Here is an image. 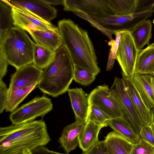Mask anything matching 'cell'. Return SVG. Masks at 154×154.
<instances>
[{
    "mask_svg": "<svg viewBox=\"0 0 154 154\" xmlns=\"http://www.w3.org/2000/svg\"><path fill=\"white\" fill-rule=\"evenodd\" d=\"M74 64L62 45L56 51L53 62L44 69L37 86L43 93L54 97L67 91L73 78Z\"/></svg>",
    "mask_w": 154,
    "mask_h": 154,
    "instance_id": "3957f363",
    "label": "cell"
},
{
    "mask_svg": "<svg viewBox=\"0 0 154 154\" xmlns=\"http://www.w3.org/2000/svg\"><path fill=\"white\" fill-rule=\"evenodd\" d=\"M45 2L50 5H63L64 0H43Z\"/></svg>",
    "mask_w": 154,
    "mask_h": 154,
    "instance_id": "d590c367",
    "label": "cell"
},
{
    "mask_svg": "<svg viewBox=\"0 0 154 154\" xmlns=\"http://www.w3.org/2000/svg\"><path fill=\"white\" fill-rule=\"evenodd\" d=\"M43 71L33 63L16 70L11 76L8 93L38 83Z\"/></svg>",
    "mask_w": 154,
    "mask_h": 154,
    "instance_id": "7c38bea8",
    "label": "cell"
},
{
    "mask_svg": "<svg viewBox=\"0 0 154 154\" xmlns=\"http://www.w3.org/2000/svg\"><path fill=\"white\" fill-rule=\"evenodd\" d=\"M108 126V124L100 125L91 122L85 124L79 137V146L83 152L88 151L99 141L98 135L100 130Z\"/></svg>",
    "mask_w": 154,
    "mask_h": 154,
    "instance_id": "ac0fdd59",
    "label": "cell"
},
{
    "mask_svg": "<svg viewBox=\"0 0 154 154\" xmlns=\"http://www.w3.org/2000/svg\"><path fill=\"white\" fill-rule=\"evenodd\" d=\"M134 73L154 76V42L139 50Z\"/></svg>",
    "mask_w": 154,
    "mask_h": 154,
    "instance_id": "44dd1931",
    "label": "cell"
},
{
    "mask_svg": "<svg viewBox=\"0 0 154 154\" xmlns=\"http://www.w3.org/2000/svg\"><path fill=\"white\" fill-rule=\"evenodd\" d=\"M111 119L97 106L92 104L89 105L86 122H91L100 125L108 124V122Z\"/></svg>",
    "mask_w": 154,
    "mask_h": 154,
    "instance_id": "f1b7e54d",
    "label": "cell"
},
{
    "mask_svg": "<svg viewBox=\"0 0 154 154\" xmlns=\"http://www.w3.org/2000/svg\"><path fill=\"white\" fill-rule=\"evenodd\" d=\"M13 20L11 7L0 1V41H3L12 27Z\"/></svg>",
    "mask_w": 154,
    "mask_h": 154,
    "instance_id": "4316f807",
    "label": "cell"
},
{
    "mask_svg": "<svg viewBox=\"0 0 154 154\" xmlns=\"http://www.w3.org/2000/svg\"><path fill=\"white\" fill-rule=\"evenodd\" d=\"M30 34L36 43L54 51L62 45L60 32L48 29L35 31Z\"/></svg>",
    "mask_w": 154,
    "mask_h": 154,
    "instance_id": "7402d4cb",
    "label": "cell"
},
{
    "mask_svg": "<svg viewBox=\"0 0 154 154\" xmlns=\"http://www.w3.org/2000/svg\"><path fill=\"white\" fill-rule=\"evenodd\" d=\"M11 8L14 26L26 31L29 34L35 31L48 29L59 32L57 27L27 9L13 5Z\"/></svg>",
    "mask_w": 154,
    "mask_h": 154,
    "instance_id": "30bf717a",
    "label": "cell"
},
{
    "mask_svg": "<svg viewBox=\"0 0 154 154\" xmlns=\"http://www.w3.org/2000/svg\"><path fill=\"white\" fill-rule=\"evenodd\" d=\"M0 43V80H2L7 73L9 63L5 54L3 44Z\"/></svg>",
    "mask_w": 154,
    "mask_h": 154,
    "instance_id": "836d02e7",
    "label": "cell"
},
{
    "mask_svg": "<svg viewBox=\"0 0 154 154\" xmlns=\"http://www.w3.org/2000/svg\"><path fill=\"white\" fill-rule=\"evenodd\" d=\"M67 91L75 120L86 123L89 106L88 96L81 88H69Z\"/></svg>",
    "mask_w": 154,
    "mask_h": 154,
    "instance_id": "2e32d148",
    "label": "cell"
},
{
    "mask_svg": "<svg viewBox=\"0 0 154 154\" xmlns=\"http://www.w3.org/2000/svg\"><path fill=\"white\" fill-rule=\"evenodd\" d=\"M152 24L149 20H146L130 32L139 50L142 49L146 45H149L151 39Z\"/></svg>",
    "mask_w": 154,
    "mask_h": 154,
    "instance_id": "603a6c76",
    "label": "cell"
},
{
    "mask_svg": "<svg viewBox=\"0 0 154 154\" xmlns=\"http://www.w3.org/2000/svg\"><path fill=\"white\" fill-rule=\"evenodd\" d=\"M53 109L50 99L45 96L36 97L12 112L10 119L13 125L25 123L44 116Z\"/></svg>",
    "mask_w": 154,
    "mask_h": 154,
    "instance_id": "8992f818",
    "label": "cell"
},
{
    "mask_svg": "<svg viewBox=\"0 0 154 154\" xmlns=\"http://www.w3.org/2000/svg\"><path fill=\"white\" fill-rule=\"evenodd\" d=\"M153 75L135 73L131 77L133 83L146 106L150 109L154 108V91L152 85Z\"/></svg>",
    "mask_w": 154,
    "mask_h": 154,
    "instance_id": "9a60e30c",
    "label": "cell"
},
{
    "mask_svg": "<svg viewBox=\"0 0 154 154\" xmlns=\"http://www.w3.org/2000/svg\"><path fill=\"white\" fill-rule=\"evenodd\" d=\"M152 22H153V23H154V19H153V20Z\"/></svg>",
    "mask_w": 154,
    "mask_h": 154,
    "instance_id": "60d3db41",
    "label": "cell"
},
{
    "mask_svg": "<svg viewBox=\"0 0 154 154\" xmlns=\"http://www.w3.org/2000/svg\"><path fill=\"white\" fill-rule=\"evenodd\" d=\"M152 128L153 129V132H154V121H153L152 122Z\"/></svg>",
    "mask_w": 154,
    "mask_h": 154,
    "instance_id": "f35d334b",
    "label": "cell"
},
{
    "mask_svg": "<svg viewBox=\"0 0 154 154\" xmlns=\"http://www.w3.org/2000/svg\"><path fill=\"white\" fill-rule=\"evenodd\" d=\"M88 97L89 105L97 106L111 119L124 116L107 85L98 86L91 92Z\"/></svg>",
    "mask_w": 154,
    "mask_h": 154,
    "instance_id": "8fae6325",
    "label": "cell"
},
{
    "mask_svg": "<svg viewBox=\"0 0 154 154\" xmlns=\"http://www.w3.org/2000/svg\"><path fill=\"white\" fill-rule=\"evenodd\" d=\"M131 154H154V146L140 139L137 143L134 145Z\"/></svg>",
    "mask_w": 154,
    "mask_h": 154,
    "instance_id": "4dcf8cb0",
    "label": "cell"
},
{
    "mask_svg": "<svg viewBox=\"0 0 154 154\" xmlns=\"http://www.w3.org/2000/svg\"><path fill=\"white\" fill-rule=\"evenodd\" d=\"M81 154H107L104 140L99 141L89 150Z\"/></svg>",
    "mask_w": 154,
    "mask_h": 154,
    "instance_id": "e575fe53",
    "label": "cell"
},
{
    "mask_svg": "<svg viewBox=\"0 0 154 154\" xmlns=\"http://www.w3.org/2000/svg\"><path fill=\"white\" fill-rule=\"evenodd\" d=\"M139 50L131 32H122L120 37L116 55V59L121 69L122 77L131 78L134 69Z\"/></svg>",
    "mask_w": 154,
    "mask_h": 154,
    "instance_id": "52a82bcc",
    "label": "cell"
},
{
    "mask_svg": "<svg viewBox=\"0 0 154 154\" xmlns=\"http://www.w3.org/2000/svg\"><path fill=\"white\" fill-rule=\"evenodd\" d=\"M154 13V7L140 6L134 13L127 15H112L91 18L82 16L81 18L106 35L110 40L116 32L133 30L137 26L151 17Z\"/></svg>",
    "mask_w": 154,
    "mask_h": 154,
    "instance_id": "277c9868",
    "label": "cell"
},
{
    "mask_svg": "<svg viewBox=\"0 0 154 154\" xmlns=\"http://www.w3.org/2000/svg\"><path fill=\"white\" fill-rule=\"evenodd\" d=\"M122 78L127 91L143 126H151L152 123L151 110L147 108L142 100L133 83L131 77H122Z\"/></svg>",
    "mask_w": 154,
    "mask_h": 154,
    "instance_id": "5bb4252c",
    "label": "cell"
},
{
    "mask_svg": "<svg viewBox=\"0 0 154 154\" xmlns=\"http://www.w3.org/2000/svg\"><path fill=\"white\" fill-rule=\"evenodd\" d=\"M28 154H32V152H29V153H28Z\"/></svg>",
    "mask_w": 154,
    "mask_h": 154,
    "instance_id": "ab89813d",
    "label": "cell"
},
{
    "mask_svg": "<svg viewBox=\"0 0 154 154\" xmlns=\"http://www.w3.org/2000/svg\"><path fill=\"white\" fill-rule=\"evenodd\" d=\"M85 124L78 120L63 128L58 141L66 153L75 149L79 143V137Z\"/></svg>",
    "mask_w": 154,
    "mask_h": 154,
    "instance_id": "e0dca14e",
    "label": "cell"
},
{
    "mask_svg": "<svg viewBox=\"0 0 154 154\" xmlns=\"http://www.w3.org/2000/svg\"><path fill=\"white\" fill-rule=\"evenodd\" d=\"M122 32H115L114 33L116 36L115 39H113L108 42V44L110 46V48L106 67V70L107 71L111 70L114 66L116 59V55L119 46V40Z\"/></svg>",
    "mask_w": 154,
    "mask_h": 154,
    "instance_id": "f546056e",
    "label": "cell"
},
{
    "mask_svg": "<svg viewBox=\"0 0 154 154\" xmlns=\"http://www.w3.org/2000/svg\"><path fill=\"white\" fill-rule=\"evenodd\" d=\"M140 139L148 142L154 146V133L151 126H143L139 132Z\"/></svg>",
    "mask_w": 154,
    "mask_h": 154,
    "instance_id": "1f68e13d",
    "label": "cell"
},
{
    "mask_svg": "<svg viewBox=\"0 0 154 154\" xmlns=\"http://www.w3.org/2000/svg\"><path fill=\"white\" fill-rule=\"evenodd\" d=\"M8 89L3 80H0V113L6 109L7 101Z\"/></svg>",
    "mask_w": 154,
    "mask_h": 154,
    "instance_id": "d6a6232c",
    "label": "cell"
},
{
    "mask_svg": "<svg viewBox=\"0 0 154 154\" xmlns=\"http://www.w3.org/2000/svg\"><path fill=\"white\" fill-rule=\"evenodd\" d=\"M140 0H107V2L114 15H127L136 11Z\"/></svg>",
    "mask_w": 154,
    "mask_h": 154,
    "instance_id": "d4e9b609",
    "label": "cell"
},
{
    "mask_svg": "<svg viewBox=\"0 0 154 154\" xmlns=\"http://www.w3.org/2000/svg\"><path fill=\"white\" fill-rule=\"evenodd\" d=\"M63 10L91 18L114 15L107 0H64Z\"/></svg>",
    "mask_w": 154,
    "mask_h": 154,
    "instance_id": "9c48e42d",
    "label": "cell"
},
{
    "mask_svg": "<svg viewBox=\"0 0 154 154\" xmlns=\"http://www.w3.org/2000/svg\"><path fill=\"white\" fill-rule=\"evenodd\" d=\"M110 89L124 116L139 134L140 130L143 125L127 91L123 79L115 77Z\"/></svg>",
    "mask_w": 154,
    "mask_h": 154,
    "instance_id": "ba28073f",
    "label": "cell"
},
{
    "mask_svg": "<svg viewBox=\"0 0 154 154\" xmlns=\"http://www.w3.org/2000/svg\"><path fill=\"white\" fill-rule=\"evenodd\" d=\"M42 120L0 128V154H28L51 141Z\"/></svg>",
    "mask_w": 154,
    "mask_h": 154,
    "instance_id": "6da1fadb",
    "label": "cell"
},
{
    "mask_svg": "<svg viewBox=\"0 0 154 154\" xmlns=\"http://www.w3.org/2000/svg\"><path fill=\"white\" fill-rule=\"evenodd\" d=\"M152 113V122L154 121V108L151 109Z\"/></svg>",
    "mask_w": 154,
    "mask_h": 154,
    "instance_id": "74e56055",
    "label": "cell"
},
{
    "mask_svg": "<svg viewBox=\"0 0 154 154\" xmlns=\"http://www.w3.org/2000/svg\"><path fill=\"white\" fill-rule=\"evenodd\" d=\"M56 51L35 43L33 47V64L42 69L50 65L54 60Z\"/></svg>",
    "mask_w": 154,
    "mask_h": 154,
    "instance_id": "cb8c5ba5",
    "label": "cell"
},
{
    "mask_svg": "<svg viewBox=\"0 0 154 154\" xmlns=\"http://www.w3.org/2000/svg\"><path fill=\"white\" fill-rule=\"evenodd\" d=\"M58 28L62 45L74 64L80 66L96 76L100 71L93 43L88 32L69 19L59 20Z\"/></svg>",
    "mask_w": 154,
    "mask_h": 154,
    "instance_id": "7a4b0ae2",
    "label": "cell"
},
{
    "mask_svg": "<svg viewBox=\"0 0 154 154\" xmlns=\"http://www.w3.org/2000/svg\"><path fill=\"white\" fill-rule=\"evenodd\" d=\"M104 141L107 154H131L134 144L114 131L109 133Z\"/></svg>",
    "mask_w": 154,
    "mask_h": 154,
    "instance_id": "d6986e66",
    "label": "cell"
},
{
    "mask_svg": "<svg viewBox=\"0 0 154 154\" xmlns=\"http://www.w3.org/2000/svg\"><path fill=\"white\" fill-rule=\"evenodd\" d=\"M95 75L86 69L77 65H74V80L76 82L84 86L91 84L96 79Z\"/></svg>",
    "mask_w": 154,
    "mask_h": 154,
    "instance_id": "83f0119b",
    "label": "cell"
},
{
    "mask_svg": "<svg viewBox=\"0 0 154 154\" xmlns=\"http://www.w3.org/2000/svg\"><path fill=\"white\" fill-rule=\"evenodd\" d=\"M2 43L9 64L17 70L33 63L35 43L25 30L15 26L8 31Z\"/></svg>",
    "mask_w": 154,
    "mask_h": 154,
    "instance_id": "5b68a950",
    "label": "cell"
},
{
    "mask_svg": "<svg viewBox=\"0 0 154 154\" xmlns=\"http://www.w3.org/2000/svg\"><path fill=\"white\" fill-rule=\"evenodd\" d=\"M151 82L152 88L154 91V76H153L152 77Z\"/></svg>",
    "mask_w": 154,
    "mask_h": 154,
    "instance_id": "8d00e7d4",
    "label": "cell"
},
{
    "mask_svg": "<svg viewBox=\"0 0 154 154\" xmlns=\"http://www.w3.org/2000/svg\"><path fill=\"white\" fill-rule=\"evenodd\" d=\"M38 83L23 88L13 91L8 93L5 110L12 112L19 105L37 86Z\"/></svg>",
    "mask_w": 154,
    "mask_h": 154,
    "instance_id": "484cf974",
    "label": "cell"
},
{
    "mask_svg": "<svg viewBox=\"0 0 154 154\" xmlns=\"http://www.w3.org/2000/svg\"><path fill=\"white\" fill-rule=\"evenodd\" d=\"M9 1L12 5L26 8L49 23L57 16V10L43 0Z\"/></svg>",
    "mask_w": 154,
    "mask_h": 154,
    "instance_id": "4fadbf2b",
    "label": "cell"
},
{
    "mask_svg": "<svg viewBox=\"0 0 154 154\" xmlns=\"http://www.w3.org/2000/svg\"><path fill=\"white\" fill-rule=\"evenodd\" d=\"M107 123L113 131L123 137L132 144H136L140 140L139 134L124 116L111 119Z\"/></svg>",
    "mask_w": 154,
    "mask_h": 154,
    "instance_id": "ffe728a7",
    "label": "cell"
}]
</instances>
